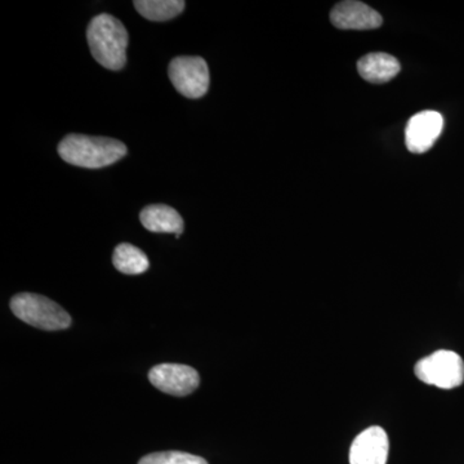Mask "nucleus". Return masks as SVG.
<instances>
[{
  "label": "nucleus",
  "mask_w": 464,
  "mask_h": 464,
  "mask_svg": "<svg viewBox=\"0 0 464 464\" xmlns=\"http://www.w3.org/2000/svg\"><path fill=\"white\" fill-rule=\"evenodd\" d=\"M418 380L442 390H453L464 382V362L454 351L440 350L415 364Z\"/></svg>",
  "instance_id": "4"
},
{
  "label": "nucleus",
  "mask_w": 464,
  "mask_h": 464,
  "mask_svg": "<svg viewBox=\"0 0 464 464\" xmlns=\"http://www.w3.org/2000/svg\"><path fill=\"white\" fill-rule=\"evenodd\" d=\"M170 82L182 96L200 99L209 90V69L201 57L182 56L170 61Z\"/></svg>",
  "instance_id": "5"
},
{
  "label": "nucleus",
  "mask_w": 464,
  "mask_h": 464,
  "mask_svg": "<svg viewBox=\"0 0 464 464\" xmlns=\"http://www.w3.org/2000/svg\"><path fill=\"white\" fill-rule=\"evenodd\" d=\"M149 380L152 386L168 395H190L199 387V373L194 368L181 364H160L150 371Z\"/></svg>",
  "instance_id": "6"
},
{
  "label": "nucleus",
  "mask_w": 464,
  "mask_h": 464,
  "mask_svg": "<svg viewBox=\"0 0 464 464\" xmlns=\"http://www.w3.org/2000/svg\"><path fill=\"white\" fill-rule=\"evenodd\" d=\"M146 230L158 234H174L179 239L183 231V219L174 208L164 204H152L143 208L140 215Z\"/></svg>",
  "instance_id": "11"
},
{
  "label": "nucleus",
  "mask_w": 464,
  "mask_h": 464,
  "mask_svg": "<svg viewBox=\"0 0 464 464\" xmlns=\"http://www.w3.org/2000/svg\"><path fill=\"white\" fill-rule=\"evenodd\" d=\"M357 72L369 83L383 84L392 81L401 72V66L398 58L383 52H375L357 61Z\"/></svg>",
  "instance_id": "10"
},
{
  "label": "nucleus",
  "mask_w": 464,
  "mask_h": 464,
  "mask_svg": "<svg viewBox=\"0 0 464 464\" xmlns=\"http://www.w3.org/2000/svg\"><path fill=\"white\" fill-rule=\"evenodd\" d=\"M333 25L341 30H373L383 24L382 16L365 3L346 0L338 3L331 12Z\"/></svg>",
  "instance_id": "9"
},
{
  "label": "nucleus",
  "mask_w": 464,
  "mask_h": 464,
  "mask_svg": "<svg viewBox=\"0 0 464 464\" xmlns=\"http://www.w3.org/2000/svg\"><path fill=\"white\" fill-rule=\"evenodd\" d=\"M127 152V146L118 140L84 134H69L58 145V154L63 161L88 169L111 166Z\"/></svg>",
  "instance_id": "1"
},
{
  "label": "nucleus",
  "mask_w": 464,
  "mask_h": 464,
  "mask_svg": "<svg viewBox=\"0 0 464 464\" xmlns=\"http://www.w3.org/2000/svg\"><path fill=\"white\" fill-rule=\"evenodd\" d=\"M444 128V118L438 111L426 110L409 119L405 130V145L413 154L429 151L438 141Z\"/></svg>",
  "instance_id": "7"
},
{
  "label": "nucleus",
  "mask_w": 464,
  "mask_h": 464,
  "mask_svg": "<svg viewBox=\"0 0 464 464\" xmlns=\"http://www.w3.org/2000/svg\"><path fill=\"white\" fill-rule=\"evenodd\" d=\"M11 310L24 323L43 331H63L72 317L56 302L41 295L21 293L11 299Z\"/></svg>",
  "instance_id": "3"
},
{
  "label": "nucleus",
  "mask_w": 464,
  "mask_h": 464,
  "mask_svg": "<svg viewBox=\"0 0 464 464\" xmlns=\"http://www.w3.org/2000/svg\"><path fill=\"white\" fill-rule=\"evenodd\" d=\"M139 464H208L204 458L183 451H160L143 457Z\"/></svg>",
  "instance_id": "14"
},
{
  "label": "nucleus",
  "mask_w": 464,
  "mask_h": 464,
  "mask_svg": "<svg viewBox=\"0 0 464 464\" xmlns=\"http://www.w3.org/2000/svg\"><path fill=\"white\" fill-rule=\"evenodd\" d=\"M87 41L92 56L100 65L112 72L123 69L130 35L118 18L108 14L94 17L88 25Z\"/></svg>",
  "instance_id": "2"
},
{
  "label": "nucleus",
  "mask_w": 464,
  "mask_h": 464,
  "mask_svg": "<svg viewBox=\"0 0 464 464\" xmlns=\"http://www.w3.org/2000/svg\"><path fill=\"white\" fill-rule=\"evenodd\" d=\"M389 436L382 427L366 429L353 440L350 464H386L389 459Z\"/></svg>",
  "instance_id": "8"
},
{
  "label": "nucleus",
  "mask_w": 464,
  "mask_h": 464,
  "mask_svg": "<svg viewBox=\"0 0 464 464\" xmlns=\"http://www.w3.org/2000/svg\"><path fill=\"white\" fill-rule=\"evenodd\" d=\"M133 5L137 12L150 21L172 20L185 9L183 0H136Z\"/></svg>",
  "instance_id": "13"
},
{
  "label": "nucleus",
  "mask_w": 464,
  "mask_h": 464,
  "mask_svg": "<svg viewBox=\"0 0 464 464\" xmlns=\"http://www.w3.org/2000/svg\"><path fill=\"white\" fill-rule=\"evenodd\" d=\"M112 264L119 273L125 275H140L149 270L148 256L132 244H119L112 255Z\"/></svg>",
  "instance_id": "12"
}]
</instances>
